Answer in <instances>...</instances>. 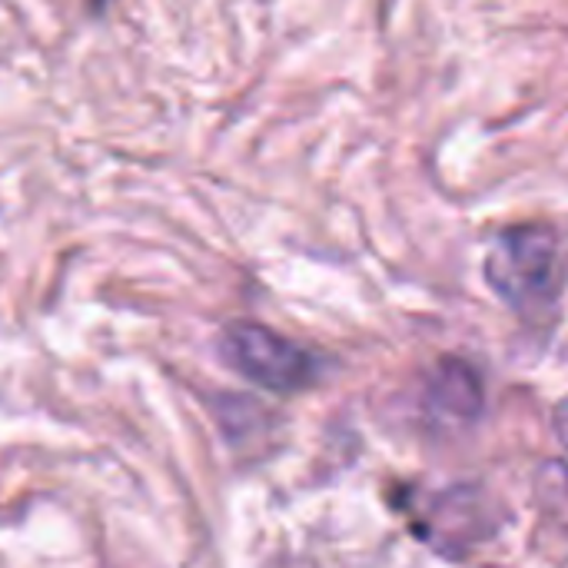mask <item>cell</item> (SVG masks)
Returning <instances> with one entry per match:
<instances>
[{
    "instance_id": "1",
    "label": "cell",
    "mask_w": 568,
    "mask_h": 568,
    "mask_svg": "<svg viewBox=\"0 0 568 568\" xmlns=\"http://www.w3.org/2000/svg\"><path fill=\"white\" fill-rule=\"evenodd\" d=\"M568 250L559 230L546 223H519L493 236L486 253V280L516 313H542L562 293Z\"/></svg>"
},
{
    "instance_id": "2",
    "label": "cell",
    "mask_w": 568,
    "mask_h": 568,
    "mask_svg": "<svg viewBox=\"0 0 568 568\" xmlns=\"http://www.w3.org/2000/svg\"><path fill=\"white\" fill-rule=\"evenodd\" d=\"M220 346L233 369H240L246 379L270 393H300L320 373L316 359L303 346H296L293 339L280 336L263 323H230L223 329Z\"/></svg>"
},
{
    "instance_id": "3",
    "label": "cell",
    "mask_w": 568,
    "mask_h": 568,
    "mask_svg": "<svg viewBox=\"0 0 568 568\" xmlns=\"http://www.w3.org/2000/svg\"><path fill=\"white\" fill-rule=\"evenodd\" d=\"M436 399H439V409H453L456 416H469L479 409V386H476V376L463 366H453L449 373L439 376L436 383Z\"/></svg>"
},
{
    "instance_id": "4",
    "label": "cell",
    "mask_w": 568,
    "mask_h": 568,
    "mask_svg": "<svg viewBox=\"0 0 568 568\" xmlns=\"http://www.w3.org/2000/svg\"><path fill=\"white\" fill-rule=\"evenodd\" d=\"M556 429H559V439L568 446V399L559 406V413H556Z\"/></svg>"
}]
</instances>
